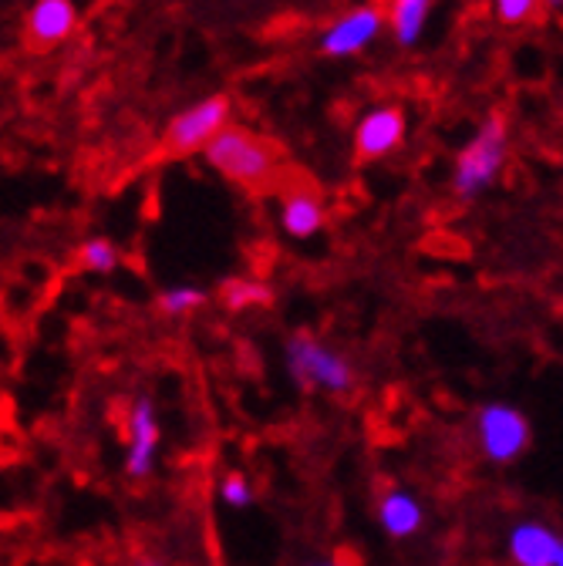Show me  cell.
I'll use <instances>...</instances> for the list:
<instances>
[{"instance_id": "1", "label": "cell", "mask_w": 563, "mask_h": 566, "mask_svg": "<svg viewBox=\"0 0 563 566\" xmlns=\"http://www.w3.org/2000/svg\"><path fill=\"white\" fill-rule=\"evenodd\" d=\"M206 163L213 166L220 176H227L237 186H247L253 192H263L277 179V153L270 142L253 135L250 128H227L220 132L209 149L202 153Z\"/></svg>"}, {"instance_id": "2", "label": "cell", "mask_w": 563, "mask_h": 566, "mask_svg": "<svg viewBox=\"0 0 563 566\" xmlns=\"http://www.w3.org/2000/svg\"><path fill=\"white\" fill-rule=\"evenodd\" d=\"M503 163H507V118L500 112H492V115H486L479 132L469 138V146L456 159V172H452L456 196L472 199V196L486 192L492 182H497Z\"/></svg>"}, {"instance_id": "3", "label": "cell", "mask_w": 563, "mask_h": 566, "mask_svg": "<svg viewBox=\"0 0 563 566\" xmlns=\"http://www.w3.org/2000/svg\"><path fill=\"white\" fill-rule=\"evenodd\" d=\"M230 112H233V102L227 95H206L196 105L183 108L163 132L159 156L186 159V156L206 153L209 142L230 128Z\"/></svg>"}, {"instance_id": "4", "label": "cell", "mask_w": 563, "mask_h": 566, "mask_svg": "<svg viewBox=\"0 0 563 566\" xmlns=\"http://www.w3.org/2000/svg\"><path fill=\"white\" fill-rule=\"evenodd\" d=\"M288 371L307 391L344 395L355 388V371H351V365L307 331H298L288 340Z\"/></svg>"}, {"instance_id": "5", "label": "cell", "mask_w": 563, "mask_h": 566, "mask_svg": "<svg viewBox=\"0 0 563 566\" xmlns=\"http://www.w3.org/2000/svg\"><path fill=\"white\" fill-rule=\"evenodd\" d=\"M476 442L489 462L510 465L530 449V421L520 408L492 401L476 415Z\"/></svg>"}, {"instance_id": "6", "label": "cell", "mask_w": 563, "mask_h": 566, "mask_svg": "<svg viewBox=\"0 0 563 566\" xmlns=\"http://www.w3.org/2000/svg\"><path fill=\"white\" fill-rule=\"evenodd\" d=\"M405 128H408V122L398 105H382V108L368 112L355 128V156L362 163H378V159L392 156L395 149H402Z\"/></svg>"}, {"instance_id": "7", "label": "cell", "mask_w": 563, "mask_h": 566, "mask_svg": "<svg viewBox=\"0 0 563 566\" xmlns=\"http://www.w3.org/2000/svg\"><path fill=\"white\" fill-rule=\"evenodd\" d=\"M159 449V418L149 398H138L128 411V442H125V475L149 479Z\"/></svg>"}, {"instance_id": "8", "label": "cell", "mask_w": 563, "mask_h": 566, "mask_svg": "<svg viewBox=\"0 0 563 566\" xmlns=\"http://www.w3.org/2000/svg\"><path fill=\"white\" fill-rule=\"evenodd\" d=\"M385 28V14L378 8H355V11H347L341 14L324 34H321V51L327 57H351V54H358L365 51Z\"/></svg>"}, {"instance_id": "9", "label": "cell", "mask_w": 563, "mask_h": 566, "mask_svg": "<svg viewBox=\"0 0 563 566\" xmlns=\"http://www.w3.org/2000/svg\"><path fill=\"white\" fill-rule=\"evenodd\" d=\"M79 28L75 0H34L24 18V44L34 51H48L67 41Z\"/></svg>"}, {"instance_id": "10", "label": "cell", "mask_w": 563, "mask_h": 566, "mask_svg": "<svg viewBox=\"0 0 563 566\" xmlns=\"http://www.w3.org/2000/svg\"><path fill=\"white\" fill-rule=\"evenodd\" d=\"M324 223H327V209L314 189H294L280 199V227H284L288 237L311 240L324 230Z\"/></svg>"}, {"instance_id": "11", "label": "cell", "mask_w": 563, "mask_h": 566, "mask_svg": "<svg viewBox=\"0 0 563 566\" xmlns=\"http://www.w3.org/2000/svg\"><path fill=\"white\" fill-rule=\"evenodd\" d=\"M560 536L543 523H520L510 533V559L517 566H556Z\"/></svg>"}, {"instance_id": "12", "label": "cell", "mask_w": 563, "mask_h": 566, "mask_svg": "<svg viewBox=\"0 0 563 566\" xmlns=\"http://www.w3.org/2000/svg\"><path fill=\"white\" fill-rule=\"evenodd\" d=\"M378 523L392 539H408L421 530V506L411 492L388 489L378 500Z\"/></svg>"}, {"instance_id": "13", "label": "cell", "mask_w": 563, "mask_h": 566, "mask_svg": "<svg viewBox=\"0 0 563 566\" xmlns=\"http://www.w3.org/2000/svg\"><path fill=\"white\" fill-rule=\"evenodd\" d=\"M429 11H432V0H392V11H388L392 38L402 48H415L421 41V31H426Z\"/></svg>"}, {"instance_id": "14", "label": "cell", "mask_w": 563, "mask_h": 566, "mask_svg": "<svg viewBox=\"0 0 563 566\" xmlns=\"http://www.w3.org/2000/svg\"><path fill=\"white\" fill-rule=\"evenodd\" d=\"M220 304L227 311H250V307H267L273 304V291L263 280H250V276H230L220 283Z\"/></svg>"}, {"instance_id": "15", "label": "cell", "mask_w": 563, "mask_h": 566, "mask_svg": "<svg viewBox=\"0 0 563 566\" xmlns=\"http://www.w3.org/2000/svg\"><path fill=\"white\" fill-rule=\"evenodd\" d=\"M118 263H122V253L105 237H92L75 250V266L85 273H112V270H118Z\"/></svg>"}, {"instance_id": "16", "label": "cell", "mask_w": 563, "mask_h": 566, "mask_svg": "<svg viewBox=\"0 0 563 566\" xmlns=\"http://www.w3.org/2000/svg\"><path fill=\"white\" fill-rule=\"evenodd\" d=\"M209 301V294L202 287H189V283H183V287H169L159 294V311L166 317H183V314H192L196 307H202Z\"/></svg>"}, {"instance_id": "17", "label": "cell", "mask_w": 563, "mask_h": 566, "mask_svg": "<svg viewBox=\"0 0 563 566\" xmlns=\"http://www.w3.org/2000/svg\"><path fill=\"white\" fill-rule=\"evenodd\" d=\"M543 8V0H492V11H497V21L507 28H523L530 24Z\"/></svg>"}, {"instance_id": "18", "label": "cell", "mask_w": 563, "mask_h": 566, "mask_svg": "<svg viewBox=\"0 0 563 566\" xmlns=\"http://www.w3.org/2000/svg\"><path fill=\"white\" fill-rule=\"evenodd\" d=\"M220 500H223L227 506H233V510L253 506V485H250V479H247L243 472L223 475V482H220Z\"/></svg>"}, {"instance_id": "19", "label": "cell", "mask_w": 563, "mask_h": 566, "mask_svg": "<svg viewBox=\"0 0 563 566\" xmlns=\"http://www.w3.org/2000/svg\"><path fill=\"white\" fill-rule=\"evenodd\" d=\"M546 8H563V0H543Z\"/></svg>"}, {"instance_id": "20", "label": "cell", "mask_w": 563, "mask_h": 566, "mask_svg": "<svg viewBox=\"0 0 563 566\" xmlns=\"http://www.w3.org/2000/svg\"><path fill=\"white\" fill-rule=\"evenodd\" d=\"M556 566H563V543H560V556H556Z\"/></svg>"}, {"instance_id": "21", "label": "cell", "mask_w": 563, "mask_h": 566, "mask_svg": "<svg viewBox=\"0 0 563 566\" xmlns=\"http://www.w3.org/2000/svg\"><path fill=\"white\" fill-rule=\"evenodd\" d=\"M143 566H163V563H153V559H146V563H143Z\"/></svg>"}, {"instance_id": "22", "label": "cell", "mask_w": 563, "mask_h": 566, "mask_svg": "<svg viewBox=\"0 0 563 566\" xmlns=\"http://www.w3.org/2000/svg\"><path fill=\"white\" fill-rule=\"evenodd\" d=\"M314 566H341V563H314Z\"/></svg>"}]
</instances>
